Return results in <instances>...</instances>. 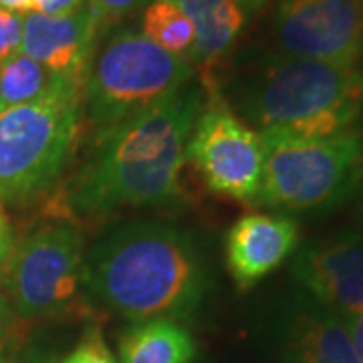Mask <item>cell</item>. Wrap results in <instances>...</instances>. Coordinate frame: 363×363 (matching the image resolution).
I'll list each match as a JSON object with an SVG mask.
<instances>
[{"instance_id": "obj_1", "label": "cell", "mask_w": 363, "mask_h": 363, "mask_svg": "<svg viewBox=\"0 0 363 363\" xmlns=\"http://www.w3.org/2000/svg\"><path fill=\"white\" fill-rule=\"evenodd\" d=\"M202 107V93L184 87L168 99L97 131L67 188L75 216L101 218L121 208L178 200L186 145Z\"/></svg>"}, {"instance_id": "obj_2", "label": "cell", "mask_w": 363, "mask_h": 363, "mask_svg": "<svg viewBox=\"0 0 363 363\" xmlns=\"http://www.w3.org/2000/svg\"><path fill=\"white\" fill-rule=\"evenodd\" d=\"M89 297L133 321L182 319L198 309L206 277L192 240L157 222H130L104 236L85 259Z\"/></svg>"}, {"instance_id": "obj_3", "label": "cell", "mask_w": 363, "mask_h": 363, "mask_svg": "<svg viewBox=\"0 0 363 363\" xmlns=\"http://www.w3.org/2000/svg\"><path fill=\"white\" fill-rule=\"evenodd\" d=\"M238 107L260 131L333 138L362 116L363 71L271 51L238 83Z\"/></svg>"}, {"instance_id": "obj_4", "label": "cell", "mask_w": 363, "mask_h": 363, "mask_svg": "<svg viewBox=\"0 0 363 363\" xmlns=\"http://www.w3.org/2000/svg\"><path fill=\"white\" fill-rule=\"evenodd\" d=\"M264 172L255 204L285 212H329L363 186V133L297 138L262 131Z\"/></svg>"}, {"instance_id": "obj_5", "label": "cell", "mask_w": 363, "mask_h": 363, "mask_svg": "<svg viewBox=\"0 0 363 363\" xmlns=\"http://www.w3.org/2000/svg\"><path fill=\"white\" fill-rule=\"evenodd\" d=\"M83 87L67 83L0 113V202L47 194L63 176L79 140Z\"/></svg>"}, {"instance_id": "obj_6", "label": "cell", "mask_w": 363, "mask_h": 363, "mask_svg": "<svg viewBox=\"0 0 363 363\" xmlns=\"http://www.w3.org/2000/svg\"><path fill=\"white\" fill-rule=\"evenodd\" d=\"M194 75L184 55L160 49L133 30L111 35L93 61L83 87V105L95 131L107 130L176 95Z\"/></svg>"}, {"instance_id": "obj_7", "label": "cell", "mask_w": 363, "mask_h": 363, "mask_svg": "<svg viewBox=\"0 0 363 363\" xmlns=\"http://www.w3.org/2000/svg\"><path fill=\"white\" fill-rule=\"evenodd\" d=\"M83 238L77 226L57 220L14 245L2 272L6 298L21 319H52L81 311Z\"/></svg>"}, {"instance_id": "obj_8", "label": "cell", "mask_w": 363, "mask_h": 363, "mask_svg": "<svg viewBox=\"0 0 363 363\" xmlns=\"http://www.w3.org/2000/svg\"><path fill=\"white\" fill-rule=\"evenodd\" d=\"M204 89L206 105L196 117L186 160L194 164L210 192L257 202L264 172L262 135L234 113L216 85Z\"/></svg>"}, {"instance_id": "obj_9", "label": "cell", "mask_w": 363, "mask_h": 363, "mask_svg": "<svg viewBox=\"0 0 363 363\" xmlns=\"http://www.w3.org/2000/svg\"><path fill=\"white\" fill-rule=\"evenodd\" d=\"M274 51L331 65H363V0H277Z\"/></svg>"}, {"instance_id": "obj_10", "label": "cell", "mask_w": 363, "mask_h": 363, "mask_svg": "<svg viewBox=\"0 0 363 363\" xmlns=\"http://www.w3.org/2000/svg\"><path fill=\"white\" fill-rule=\"evenodd\" d=\"M293 277L311 301L350 321L363 311V236L343 230L303 247Z\"/></svg>"}, {"instance_id": "obj_11", "label": "cell", "mask_w": 363, "mask_h": 363, "mask_svg": "<svg viewBox=\"0 0 363 363\" xmlns=\"http://www.w3.org/2000/svg\"><path fill=\"white\" fill-rule=\"evenodd\" d=\"M101 26L83 6L69 16H43L28 13L23 21L21 52L52 73L85 83L93 65Z\"/></svg>"}, {"instance_id": "obj_12", "label": "cell", "mask_w": 363, "mask_h": 363, "mask_svg": "<svg viewBox=\"0 0 363 363\" xmlns=\"http://www.w3.org/2000/svg\"><path fill=\"white\" fill-rule=\"evenodd\" d=\"M298 247V226L279 214H247L224 240L226 267L240 289H250L279 269Z\"/></svg>"}, {"instance_id": "obj_13", "label": "cell", "mask_w": 363, "mask_h": 363, "mask_svg": "<svg viewBox=\"0 0 363 363\" xmlns=\"http://www.w3.org/2000/svg\"><path fill=\"white\" fill-rule=\"evenodd\" d=\"M285 355L289 363H363L345 319L311 298H301L289 315Z\"/></svg>"}, {"instance_id": "obj_14", "label": "cell", "mask_w": 363, "mask_h": 363, "mask_svg": "<svg viewBox=\"0 0 363 363\" xmlns=\"http://www.w3.org/2000/svg\"><path fill=\"white\" fill-rule=\"evenodd\" d=\"M194 25L188 61L200 67L202 85H214V65L230 51L247 16L236 0H176Z\"/></svg>"}, {"instance_id": "obj_15", "label": "cell", "mask_w": 363, "mask_h": 363, "mask_svg": "<svg viewBox=\"0 0 363 363\" xmlns=\"http://www.w3.org/2000/svg\"><path fill=\"white\" fill-rule=\"evenodd\" d=\"M194 355L190 331L166 317L138 321L119 343L121 363H190Z\"/></svg>"}, {"instance_id": "obj_16", "label": "cell", "mask_w": 363, "mask_h": 363, "mask_svg": "<svg viewBox=\"0 0 363 363\" xmlns=\"http://www.w3.org/2000/svg\"><path fill=\"white\" fill-rule=\"evenodd\" d=\"M67 83L81 81L52 73L51 69L18 51L0 63V105L2 109H9L16 105L33 104L52 95L55 91L65 87Z\"/></svg>"}, {"instance_id": "obj_17", "label": "cell", "mask_w": 363, "mask_h": 363, "mask_svg": "<svg viewBox=\"0 0 363 363\" xmlns=\"http://www.w3.org/2000/svg\"><path fill=\"white\" fill-rule=\"evenodd\" d=\"M143 37L172 55H184L194 43V25L172 0H154L145 6Z\"/></svg>"}, {"instance_id": "obj_18", "label": "cell", "mask_w": 363, "mask_h": 363, "mask_svg": "<svg viewBox=\"0 0 363 363\" xmlns=\"http://www.w3.org/2000/svg\"><path fill=\"white\" fill-rule=\"evenodd\" d=\"M61 363H119L104 341L99 329L87 331Z\"/></svg>"}, {"instance_id": "obj_19", "label": "cell", "mask_w": 363, "mask_h": 363, "mask_svg": "<svg viewBox=\"0 0 363 363\" xmlns=\"http://www.w3.org/2000/svg\"><path fill=\"white\" fill-rule=\"evenodd\" d=\"M143 4L145 0H87V11L97 18L104 30L107 26L116 25L123 16L135 13Z\"/></svg>"}, {"instance_id": "obj_20", "label": "cell", "mask_w": 363, "mask_h": 363, "mask_svg": "<svg viewBox=\"0 0 363 363\" xmlns=\"http://www.w3.org/2000/svg\"><path fill=\"white\" fill-rule=\"evenodd\" d=\"M23 16L0 9V63L21 51L23 43Z\"/></svg>"}, {"instance_id": "obj_21", "label": "cell", "mask_w": 363, "mask_h": 363, "mask_svg": "<svg viewBox=\"0 0 363 363\" xmlns=\"http://www.w3.org/2000/svg\"><path fill=\"white\" fill-rule=\"evenodd\" d=\"M21 333V317L14 313L11 301L0 293V357H9L6 353L13 347Z\"/></svg>"}, {"instance_id": "obj_22", "label": "cell", "mask_w": 363, "mask_h": 363, "mask_svg": "<svg viewBox=\"0 0 363 363\" xmlns=\"http://www.w3.org/2000/svg\"><path fill=\"white\" fill-rule=\"evenodd\" d=\"M30 4L43 16H69L83 9V0H30Z\"/></svg>"}, {"instance_id": "obj_23", "label": "cell", "mask_w": 363, "mask_h": 363, "mask_svg": "<svg viewBox=\"0 0 363 363\" xmlns=\"http://www.w3.org/2000/svg\"><path fill=\"white\" fill-rule=\"evenodd\" d=\"M14 248V233L9 216L0 208V274L6 269V262L11 259Z\"/></svg>"}, {"instance_id": "obj_24", "label": "cell", "mask_w": 363, "mask_h": 363, "mask_svg": "<svg viewBox=\"0 0 363 363\" xmlns=\"http://www.w3.org/2000/svg\"><path fill=\"white\" fill-rule=\"evenodd\" d=\"M345 323H347V329H350L353 347H355L359 359L363 362V311L359 315H355V317H351L350 321H345Z\"/></svg>"}, {"instance_id": "obj_25", "label": "cell", "mask_w": 363, "mask_h": 363, "mask_svg": "<svg viewBox=\"0 0 363 363\" xmlns=\"http://www.w3.org/2000/svg\"><path fill=\"white\" fill-rule=\"evenodd\" d=\"M0 9L14 14H28L33 11L30 0H0Z\"/></svg>"}, {"instance_id": "obj_26", "label": "cell", "mask_w": 363, "mask_h": 363, "mask_svg": "<svg viewBox=\"0 0 363 363\" xmlns=\"http://www.w3.org/2000/svg\"><path fill=\"white\" fill-rule=\"evenodd\" d=\"M238 2V6L242 9V13L247 18L250 16H257V14L264 9V4L269 2V0H236Z\"/></svg>"}, {"instance_id": "obj_27", "label": "cell", "mask_w": 363, "mask_h": 363, "mask_svg": "<svg viewBox=\"0 0 363 363\" xmlns=\"http://www.w3.org/2000/svg\"><path fill=\"white\" fill-rule=\"evenodd\" d=\"M353 220H355V230L363 236V186L357 190V194H355Z\"/></svg>"}, {"instance_id": "obj_28", "label": "cell", "mask_w": 363, "mask_h": 363, "mask_svg": "<svg viewBox=\"0 0 363 363\" xmlns=\"http://www.w3.org/2000/svg\"><path fill=\"white\" fill-rule=\"evenodd\" d=\"M23 363H61V359H57L51 353H43V351H33L28 353Z\"/></svg>"}, {"instance_id": "obj_29", "label": "cell", "mask_w": 363, "mask_h": 363, "mask_svg": "<svg viewBox=\"0 0 363 363\" xmlns=\"http://www.w3.org/2000/svg\"><path fill=\"white\" fill-rule=\"evenodd\" d=\"M0 363H14L11 357H0Z\"/></svg>"}, {"instance_id": "obj_30", "label": "cell", "mask_w": 363, "mask_h": 363, "mask_svg": "<svg viewBox=\"0 0 363 363\" xmlns=\"http://www.w3.org/2000/svg\"><path fill=\"white\" fill-rule=\"evenodd\" d=\"M2 111H4V109H2V105H0V113H2Z\"/></svg>"}, {"instance_id": "obj_31", "label": "cell", "mask_w": 363, "mask_h": 363, "mask_svg": "<svg viewBox=\"0 0 363 363\" xmlns=\"http://www.w3.org/2000/svg\"><path fill=\"white\" fill-rule=\"evenodd\" d=\"M172 2H176V0H172Z\"/></svg>"}, {"instance_id": "obj_32", "label": "cell", "mask_w": 363, "mask_h": 363, "mask_svg": "<svg viewBox=\"0 0 363 363\" xmlns=\"http://www.w3.org/2000/svg\"><path fill=\"white\" fill-rule=\"evenodd\" d=\"M362 71H363V65H362Z\"/></svg>"}]
</instances>
